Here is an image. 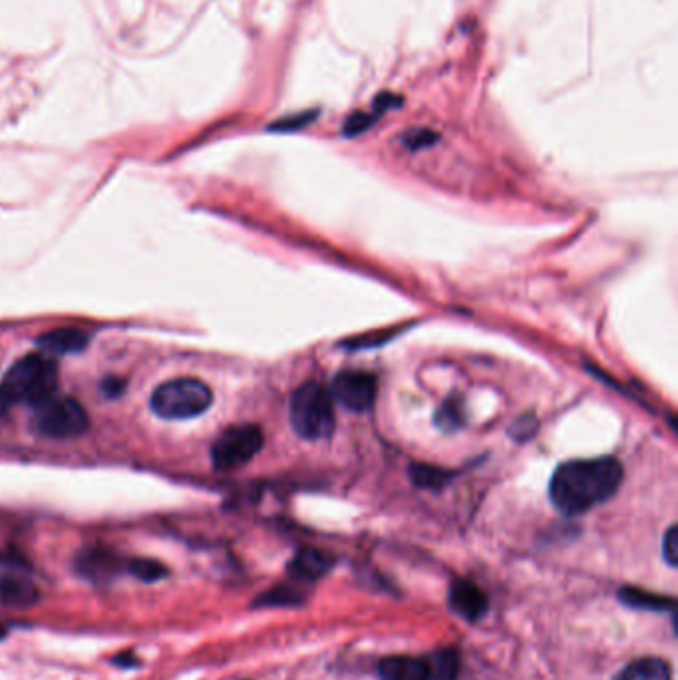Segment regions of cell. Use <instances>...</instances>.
Segmentation results:
<instances>
[{"instance_id":"obj_3","label":"cell","mask_w":678,"mask_h":680,"mask_svg":"<svg viewBox=\"0 0 678 680\" xmlns=\"http://www.w3.org/2000/svg\"><path fill=\"white\" fill-rule=\"evenodd\" d=\"M2 384L12 402L38 406L56 392L58 364L48 354H26L10 366Z\"/></svg>"},{"instance_id":"obj_9","label":"cell","mask_w":678,"mask_h":680,"mask_svg":"<svg viewBox=\"0 0 678 680\" xmlns=\"http://www.w3.org/2000/svg\"><path fill=\"white\" fill-rule=\"evenodd\" d=\"M76 573L90 583L96 585H108L112 583L124 569V561L104 547H92L86 551H80L76 557Z\"/></svg>"},{"instance_id":"obj_13","label":"cell","mask_w":678,"mask_h":680,"mask_svg":"<svg viewBox=\"0 0 678 680\" xmlns=\"http://www.w3.org/2000/svg\"><path fill=\"white\" fill-rule=\"evenodd\" d=\"M36 344L42 348L44 354L48 356H58V354H74L86 348L88 337L80 329H56L40 335L36 339Z\"/></svg>"},{"instance_id":"obj_6","label":"cell","mask_w":678,"mask_h":680,"mask_svg":"<svg viewBox=\"0 0 678 680\" xmlns=\"http://www.w3.org/2000/svg\"><path fill=\"white\" fill-rule=\"evenodd\" d=\"M263 430L255 424H239L227 428L211 448V462L217 470H237L249 464L263 448Z\"/></svg>"},{"instance_id":"obj_1","label":"cell","mask_w":678,"mask_h":680,"mask_svg":"<svg viewBox=\"0 0 678 680\" xmlns=\"http://www.w3.org/2000/svg\"><path fill=\"white\" fill-rule=\"evenodd\" d=\"M623 482L619 460H571L561 464L549 482V500L563 515H581L605 504Z\"/></svg>"},{"instance_id":"obj_4","label":"cell","mask_w":678,"mask_h":680,"mask_svg":"<svg viewBox=\"0 0 678 680\" xmlns=\"http://www.w3.org/2000/svg\"><path fill=\"white\" fill-rule=\"evenodd\" d=\"M211 388L197 378H175L160 384L152 398V412L164 420H191L209 410Z\"/></svg>"},{"instance_id":"obj_2","label":"cell","mask_w":678,"mask_h":680,"mask_svg":"<svg viewBox=\"0 0 678 680\" xmlns=\"http://www.w3.org/2000/svg\"><path fill=\"white\" fill-rule=\"evenodd\" d=\"M335 400L331 392L319 382H305L299 386L289 404L293 430L311 442L327 440L335 432Z\"/></svg>"},{"instance_id":"obj_8","label":"cell","mask_w":678,"mask_h":680,"mask_svg":"<svg viewBox=\"0 0 678 680\" xmlns=\"http://www.w3.org/2000/svg\"><path fill=\"white\" fill-rule=\"evenodd\" d=\"M378 394V380L370 372L344 370L333 378L331 398L350 412L372 410Z\"/></svg>"},{"instance_id":"obj_20","label":"cell","mask_w":678,"mask_h":680,"mask_svg":"<svg viewBox=\"0 0 678 680\" xmlns=\"http://www.w3.org/2000/svg\"><path fill=\"white\" fill-rule=\"evenodd\" d=\"M508 432L515 442H525V440L535 436V432H537V418L533 414H523V416L513 420V424L509 426Z\"/></svg>"},{"instance_id":"obj_28","label":"cell","mask_w":678,"mask_h":680,"mask_svg":"<svg viewBox=\"0 0 678 680\" xmlns=\"http://www.w3.org/2000/svg\"><path fill=\"white\" fill-rule=\"evenodd\" d=\"M2 639H6V629L0 625V641H2Z\"/></svg>"},{"instance_id":"obj_11","label":"cell","mask_w":678,"mask_h":680,"mask_svg":"<svg viewBox=\"0 0 678 680\" xmlns=\"http://www.w3.org/2000/svg\"><path fill=\"white\" fill-rule=\"evenodd\" d=\"M335 565V559L319 549L305 547L295 553V557L289 563L291 577L299 581H317L323 575H327Z\"/></svg>"},{"instance_id":"obj_22","label":"cell","mask_w":678,"mask_h":680,"mask_svg":"<svg viewBox=\"0 0 678 680\" xmlns=\"http://www.w3.org/2000/svg\"><path fill=\"white\" fill-rule=\"evenodd\" d=\"M436 140H438V136H436L434 132H428V130H416V132H410V134L404 136V144H406V148H410V150L428 148V146H432Z\"/></svg>"},{"instance_id":"obj_7","label":"cell","mask_w":678,"mask_h":680,"mask_svg":"<svg viewBox=\"0 0 678 680\" xmlns=\"http://www.w3.org/2000/svg\"><path fill=\"white\" fill-rule=\"evenodd\" d=\"M40 597V589L32 581L28 565L20 557L0 555V605L30 609Z\"/></svg>"},{"instance_id":"obj_25","label":"cell","mask_w":678,"mask_h":680,"mask_svg":"<svg viewBox=\"0 0 678 680\" xmlns=\"http://www.w3.org/2000/svg\"><path fill=\"white\" fill-rule=\"evenodd\" d=\"M315 118V114H303V116H295L291 120H285V122H279L275 124V130H299L303 126H307L311 120Z\"/></svg>"},{"instance_id":"obj_21","label":"cell","mask_w":678,"mask_h":680,"mask_svg":"<svg viewBox=\"0 0 678 680\" xmlns=\"http://www.w3.org/2000/svg\"><path fill=\"white\" fill-rule=\"evenodd\" d=\"M663 557L671 567L678 565V529L677 525H671L663 537Z\"/></svg>"},{"instance_id":"obj_24","label":"cell","mask_w":678,"mask_h":680,"mask_svg":"<svg viewBox=\"0 0 678 680\" xmlns=\"http://www.w3.org/2000/svg\"><path fill=\"white\" fill-rule=\"evenodd\" d=\"M100 388H102V392L108 398H116V396H120L126 390V382L122 378H118V376H108V378L102 380Z\"/></svg>"},{"instance_id":"obj_10","label":"cell","mask_w":678,"mask_h":680,"mask_svg":"<svg viewBox=\"0 0 678 680\" xmlns=\"http://www.w3.org/2000/svg\"><path fill=\"white\" fill-rule=\"evenodd\" d=\"M450 607L466 621H478L488 611V599L476 583L458 579L450 587Z\"/></svg>"},{"instance_id":"obj_17","label":"cell","mask_w":678,"mask_h":680,"mask_svg":"<svg viewBox=\"0 0 678 680\" xmlns=\"http://www.w3.org/2000/svg\"><path fill=\"white\" fill-rule=\"evenodd\" d=\"M430 680H456L458 677V653L456 651H442L428 661Z\"/></svg>"},{"instance_id":"obj_15","label":"cell","mask_w":678,"mask_h":680,"mask_svg":"<svg viewBox=\"0 0 678 680\" xmlns=\"http://www.w3.org/2000/svg\"><path fill=\"white\" fill-rule=\"evenodd\" d=\"M619 599L633 609H643V611H673L675 609V601L661 597V595H653L647 591H641L637 587H625L619 593Z\"/></svg>"},{"instance_id":"obj_23","label":"cell","mask_w":678,"mask_h":680,"mask_svg":"<svg viewBox=\"0 0 678 680\" xmlns=\"http://www.w3.org/2000/svg\"><path fill=\"white\" fill-rule=\"evenodd\" d=\"M372 120H374L372 116L354 114V116H350V118H348V122L344 124V134H346V136H358V134H362L364 130H368V128H370Z\"/></svg>"},{"instance_id":"obj_19","label":"cell","mask_w":678,"mask_h":680,"mask_svg":"<svg viewBox=\"0 0 678 680\" xmlns=\"http://www.w3.org/2000/svg\"><path fill=\"white\" fill-rule=\"evenodd\" d=\"M464 424V406L458 398L446 400L436 412V426L444 432H454Z\"/></svg>"},{"instance_id":"obj_5","label":"cell","mask_w":678,"mask_h":680,"mask_svg":"<svg viewBox=\"0 0 678 680\" xmlns=\"http://www.w3.org/2000/svg\"><path fill=\"white\" fill-rule=\"evenodd\" d=\"M32 428L46 438H78L90 428L88 412L74 398H48L34 406Z\"/></svg>"},{"instance_id":"obj_27","label":"cell","mask_w":678,"mask_h":680,"mask_svg":"<svg viewBox=\"0 0 678 680\" xmlns=\"http://www.w3.org/2000/svg\"><path fill=\"white\" fill-rule=\"evenodd\" d=\"M114 663L120 665V667H136V665H138V661H136V657H134L132 651H130V653H124V655H120V657H116Z\"/></svg>"},{"instance_id":"obj_12","label":"cell","mask_w":678,"mask_h":680,"mask_svg":"<svg viewBox=\"0 0 678 680\" xmlns=\"http://www.w3.org/2000/svg\"><path fill=\"white\" fill-rule=\"evenodd\" d=\"M378 673L384 680H430V667L428 661L416 659V657H386Z\"/></svg>"},{"instance_id":"obj_14","label":"cell","mask_w":678,"mask_h":680,"mask_svg":"<svg viewBox=\"0 0 678 680\" xmlns=\"http://www.w3.org/2000/svg\"><path fill=\"white\" fill-rule=\"evenodd\" d=\"M615 680H673V673L663 659L645 657L629 663Z\"/></svg>"},{"instance_id":"obj_18","label":"cell","mask_w":678,"mask_h":680,"mask_svg":"<svg viewBox=\"0 0 678 680\" xmlns=\"http://www.w3.org/2000/svg\"><path fill=\"white\" fill-rule=\"evenodd\" d=\"M128 573H132L136 579L144 583H156L164 577H168V567L156 559H132L128 561Z\"/></svg>"},{"instance_id":"obj_16","label":"cell","mask_w":678,"mask_h":680,"mask_svg":"<svg viewBox=\"0 0 678 680\" xmlns=\"http://www.w3.org/2000/svg\"><path fill=\"white\" fill-rule=\"evenodd\" d=\"M452 474L436 468V466H426V464H414L410 468V480L416 488H424V490H440L450 482Z\"/></svg>"},{"instance_id":"obj_26","label":"cell","mask_w":678,"mask_h":680,"mask_svg":"<svg viewBox=\"0 0 678 680\" xmlns=\"http://www.w3.org/2000/svg\"><path fill=\"white\" fill-rule=\"evenodd\" d=\"M10 404H12V398H10L8 390L4 388V384H0V418H2V416L8 412Z\"/></svg>"}]
</instances>
